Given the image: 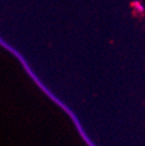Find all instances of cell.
I'll return each instance as SVG.
<instances>
[{
	"mask_svg": "<svg viewBox=\"0 0 145 146\" xmlns=\"http://www.w3.org/2000/svg\"><path fill=\"white\" fill-rule=\"evenodd\" d=\"M131 5H132V8H133L134 12H135L136 14H143L144 13V11H145L144 5H143L140 1H138V0L133 1Z\"/></svg>",
	"mask_w": 145,
	"mask_h": 146,
	"instance_id": "obj_1",
	"label": "cell"
}]
</instances>
